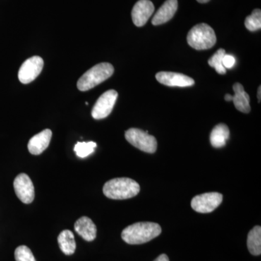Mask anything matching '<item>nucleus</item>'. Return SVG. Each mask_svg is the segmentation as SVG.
<instances>
[{"instance_id": "nucleus-1", "label": "nucleus", "mask_w": 261, "mask_h": 261, "mask_svg": "<svg viewBox=\"0 0 261 261\" xmlns=\"http://www.w3.org/2000/svg\"><path fill=\"white\" fill-rule=\"evenodd\" d=\"M159 224L153 222H139L127 226L123 230L121 238L129 245H141L148 243L161 233Z\"/></svg>"}, {"instance_id": "nucleus-2", "label": "nucleus", "mask_w": 261, "mask_h": 261, "mask_svg": "<svg viewBox=\"0 0 261 261\" xmlns=\"http://www.w3.org/2000/svg\"><path fill=\"white\" fill-rule=\"evenodd\" d=\"M140 185L129 178H116L110 180L103 187V193L113 200H126L138 195Z\"/></svg>"}, {"instance_id": "nucleus-3", "label": "nucleus", "mask_w": 261, "mask_h": 261, "mask_svg": "<svg viewBox=\"0 0 261 261\" xmlns=\"http://www.w3.org/2000/svg\"><path fill=\"white\" fill-rule=\"evenodd\" d=\"M113 73L114 68L111 63H99L82 75L77 82V87L82 92H86L107 80Z\"/></svg>"}, {"instance_id": "nucleus-4", "label": "nucleus", "mask_w": 261, "mask_h": 261, "mask_svg": "<svg viewBox=\"0 0 261 261\" xmlns=\"http://www.w3.org/2000/svg\"><path fill=\"white\" fill-rule=\"evenodd\" d=\"M187 43L197 50L211 49L216 44V34L214 29L207 24H197L189 32Z\"/></svg>"}, {"instance_id": "nucleus-5", "label": "nucleus", "mask_w": 261, "mask_h": 261, "mask_svg": "<svg viewBox=\"0 0 261 261\" xmlns=\"http://www.w3.org/2000/svg\"><path fill=\"white\" fill-rule=\"evenodd\" d=\"M125 138L130 145L147 153H154L157 149V140L153 136L149 135L148 132L129 128L125 132Z\"/></svg>"}, {"instance_id": "nucleus-6", "label": "nucleus", "mask_w": 261, "mask_h": 261, "mask_svg": "<svg viewBox=\"0 0 261 261\" xmlns=\"http://www.w3.org/2000/svg\"><path fill=\"white\" fill-rule=\"evenodd\" d=\"M223 200V195L219 192H207L195 196L192 200V209L200 214H208L217 208Z\"/></svg>"}, {"instance_id": "nucleus-7", "label": "nucleus", "mask_w": 261, "mask_h": 261, "mask_svg": "<svg viewBox=\"0 0 261 261\" xmlns=\"http://www.w3.org/2000/svg\"><path fill=\"white\" fill-rule=\"evenodd\" d=\"M118 92L116 90H108L104 92L94 104L92 111V116L96 120L107 118L116 104Z\"/></svg>"}, {"instance_id": "nucleus-8", "label": "nucleus", "mask_w": 261, "mask_h": 261, "mask_svg": "<svg viewBox=\"0 0 261 261\" xmlns=\"http://www.w3.org/2000/svg\"><path fill=\"white\" fill-rule=\"evenodd\" d=\"M44 61L39 56H34L24 62L18 71V80L22 84L31 83L36 80L43 69Z\"/></svg>"}, {"instance_id": "nucleus-9", "label": "nucleus", "mask_w": 261, "mask_h": 261, "mask_svg": "<svg viewBox=\"0 0 261 261\" xmlns=\"http://www.w3.org/2000/svg\"><path fill=\"white\" fill-rule=\"evenodd\" d=\"M13 187L19 200L25 204L32 203L35 197V192L33 182L28 175L18 174L13 182Z\"/></svg>"}, {"instance_id": "nucleus-10", "label": "nucleus", "mask_w": 261, "mask_h": 261, "mask_svg": "<svg viewBox=\"0 0 261 261\" xmlns=\"http://www.w3.org/2000/svg\"><path fill=\"white\" fill-rule=\"evenodd\" d=\"M155 78L159 83L168 87H188L195 84L193 79L174 72H159L156 74Z\"/></svg>"}, {"instance_id": "nucleus-11", "label": "nucleus", "mask_w": 261, "mask_h": 261, "mask_svg": "<svg viewBox=\"0 0 261 261\" xmlns=\"http://www.w3.org/2000/svg\"><path fill=\"white\" fill-rule=\"evenodd\" d=\"M154 11L153 3L149 0H140L134 6L132 12V20L137 27L145 25Z\"/></svg>"}, {"instance_id": "nucleus-12", "label": "nucleus", "mask_w": 261, "mask_h": 261, "mask_svg": "<svg viewBox=\"0 0 261 261\" xmlns=\"http://www.w3.org/2000/svg\"><path fill=\"white\" fill-rule=\"evenodd\" d=\"M51 135L53 133L50 129H45L37 134V135L34 136L29 142V152L34 155L42 154L49 147Z\"/></svg>"}, {"instance_id": "nucleus-13", "label": "nucleus", "mask_w": 261, "mask_h": 261, "mask_svg": "<svg viewBox=\"0 0 261 261\" xmlns=\"http://www.w3.org/2000/svg\"><path fill=\"white\" fill-rule=\"evenodd\" d=\"M178 9L177 0H167L159 8L152 20L154 25H161L167 23L174 16Z\"/></svg>"}, {"instance_id": "nucleus-14", "label": "nucleus", "mask_w": 261, "mask_h": 261, "mask_svg": "<svg viewBox=\"0 0 261 261\" xmlns=\"http://www.w3.org/2000/svg\"><path fill=\"white\" fill-rule=\"evenodd\" d=\"M74 228L77 233L86 241H93L97 237V227L93 221L87 216H83L77 220Z\"/></svg>"}, {"instance_id": "nucleus-15", "label": "nucleus", "mask_w": 261, "mask_h": 261, "mask_svg": "<svg viewBox=\"0 0 261 261\" xmlns=\"http://www.w3.org/2000/svg\"><path fill=\"white\" fill-rule=\"evenodd\" d=\"M234 95L232 101L235 108L240 112L248 113L250 112V96L247 93L241 84L236 83L233 86Z\"/></svg>"}, {"instance_id": "nucleus-16", "label": "nucleus", "mask_w": 261, "mask_h": 261, "mask_svg": "<svg viewBox=\"0 0 261 261\" xmlns=\"http://www.w3.org/2000/svg\"><path fill=\"white\" fill-rule=\"evenodd\" d=\"M230 132L228 126L224 123H219L214 127L211 133V144L215 148H221L226 145L229 138Z\"/></svg>"}, {"instance_id": "nucleus-17", "label": "nucleus", "mask_w": 261, "mask_h": 261, "mask_svg": "<svg viewBox=\"0 0 261 261\" xmlns=\"http://www.w3.org/2000/svg\"><path fill=\"white\" fill-rule=\"evenodd\" d=\"M58 241L61 251L65 255H71L74 253L76 244L74 235L70 230H64L62 231L58 236Z\"/></svg>"}, {"instance_id": "nucleus-18", "label": "nucleus", "mask_w": 261, "mask_h": 261, "mask_svg": "<svg viewBox=\"0 0 261 261\" xmlns=\"http://www.w3.org/2000/svg\"><path fill=\"white\" fill-rule=\"evenodd\" d=\"M247 247L249 251L253 255L261 254V228L260 226H255L247 236Z\"/></svg>"}, {"instance_id": "nucleus-19", "label": "nucleus", "mask_w": 261, "mask_h": 261, "mask_svg": "<svg viewBox=\"0 0 261 261\" xmlns=\"http://www.w3.org/2000/svg\"><path fill=\"white\" fill-rule=\"evenodd\" d=\"M225 55H226L225 49H219L208 61L209 65L212 68H214L216 72L221 75L225 74L226 72V68L223 65V58Z\"/></svg>"}, {"instance_id": "nucleus-20", "label": "nucleus", "mask_w": 261, "mask_h": 261, "mask_svg": "<svg viewBox=\"0 0 261 261\" xmlns=\"http://www.w3.org/2000/svg\"><path fill=\"white\" fill-rule=\"evenodd\" d=\"M245 25L250 32H256L261 29V11L255 9L252 14L247 16L245 20Z\"/></svg>"}, {"instance_id": "nucleus-21", "label": "nucleus", "mask_w": 261, "mask_h": 261, "mask_svg": "<svg viewBox=\"0 0 261 261\" xmlns=\"http://www.w3.org/2000/svg\"><path fill=\"white\" fill-rule=\"evenodd\" d=\"M97 147V144L94 142H77L74 147V151L76 155L81 159H84L93 153L94 149Z\"/></svg>"}, {"instance_id": "nucleus-22", "label": "nucleus", "mask_w": 261, "mask_h": 261, "mask_svg": "<svg viewBox=\"0 0 261 261\" xmlns=\"http://www.w3.org/2000/svg\"><path fill=\"white\" fill-rule=\"evenodd\" d=\"M15 258L16 261H36L32 250L25 245L17 247L15 251Z\"/></svg>"}, {"instance_id": "nucleus-23", "label": "nucleus", "mask_w": 261, "mask_h": 261, "mask_svg": "<svg viewBox=\"0 0 261 261\" xmlns=\"http://www.w3.org/2000/svg\"><path fill=\"white\" fill-rule=\"evenodd\" d=\"M235 63H236V60H235L234 57L230 56V55H225L224 58H223V65L225 68H233L234 66Z\"/></svg>"}, {"instance_id": "nucleus-24", "label": "nucleus", "mask_w": 261, "mask_h": 261, "mask_svg": "<svg viewBox=\"0 0 261 261\" xmlns=\"http://www.w3.org/2000/svg\"><path fill=\"white\" fill-rule=\"evenodd\" d=\"M154 261H169V258L166 254H162V255H159Z\"/></svg>"}, {"instance_id": "nucleus-25", "label": "nucleus", "mask_w": 261, "mask_h": 261, "mask_svg": "<svg viewBox=\"0 0 261 261\" xmlns=\"http://www.w3.org/2000/svg\"><path fill=\"white\" fill-rule=\"evenodd\" d=\"M233 96L231 95V94H227L225 95V100L226 101H232Z\"/></svg>"}, {"instance_id": "nucleus-26", "label": "nucleus", "mask_w": 261, "mask_h": 261, "mask_svg": "<svg viewBox=\"0 0 261 261\" xmlns=\"http://www.w3.org/2000/svg\"><path fill=\"white\" fill-rule=\"evenodd\" d=\"M261 99V87H258V89H257V100H258V102H260Z\"/></svg>"}, {"instance_id": "nucleus-27", "label": "nucleus", "mask_w": 261, "mask_h": 261, "mask_svg": "<svg viewBox=\"0 0 261 261\" xmlns=\"http://www.w3.org/2000/svg\"><path fill=\"white\" fill-rule=\"evenodd\" d=\"M197 1L200 3H208L210 0H197Z\"/></svg>"}]
</instances>
